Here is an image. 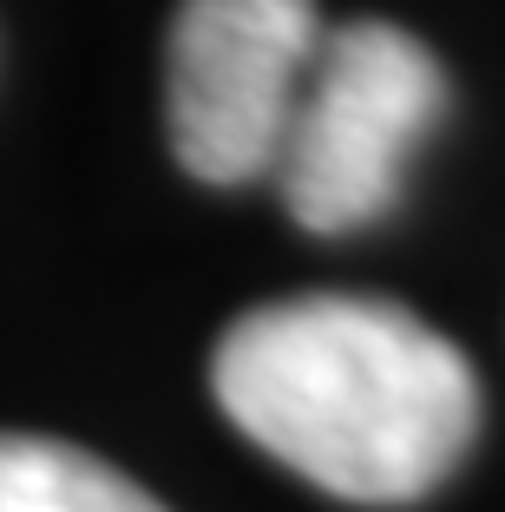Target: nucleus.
Returning <instances> with one entry per match:
<instances>
[{"instance_id":"obj_3","label":"nucleus","mask_w":505,"mask_h":512,"mask_svg":"<svg viewBox=\"0 0 505 512\" xmlns=\"http://www.w3.org/2000/svg\"><path fill=\"white\" fill-rule=\"evenodd\" d=\"M315 46V0H184L164 60L178 165L204 184H250L276 171Z\"/></svg>"},{"instance_id":"obj_1","label":"nucleus","mask_w":505,"mask_h":512,"mask_svg":"<svg viewBox=\"0 0 505 512\" xmlns=\"http://www.w3.org/2000/svg\"><path fill=\"white\" fill-rule=\"evenodd\" d=\"M217 407L289 473L355 506H407L466 460L479 381L387 296H283L223 329Z\"/></svg>"},{"instance_id":"obj_2","label":"nucleus","mask_w":505,"mask_h":512,"mask_svg":"<svg viewBox=\"0 0 505 512\" xmlns=\"http://www.w3.org/2000/svg\"><path fill=\"white\" fill-rule=\"evenodd\" d=\"M446 112V73L407 27L348 20L322 33L296 92L276 184L302 230L342 237L394 211L407 158Z\"/></svg>"},{"instance_id":"obj_4","label":"nucleus","mask_w":505,"mask_h":512,"mask_svg":"<svg viewBox=\"0 0 505 512\" xmlns=\"http://www.w3.org/2000/svg\"><path fill=\"white\" fill-rule=\"evenodd\" d=\"M0 512H164V506L86 447L40 434H0Z\"/></svg>"}]
</instances>
